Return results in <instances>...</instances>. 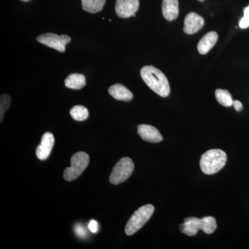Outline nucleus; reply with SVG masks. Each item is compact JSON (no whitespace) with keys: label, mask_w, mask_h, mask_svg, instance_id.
Masks as SVG:
<instances>
[{"label":"nucleus","mask_w":249,"mask_h":249,"mask_svg":"<svg viewBox=\"0 0 249 249\" xmlns=\"http://www.w3.org/2000/svg\"><path fill=\"white\" fill-rule=\"evenodd\" d=\"M141 76L147 86L161 97H168L170 87L168 78L159 69L153 66H145L141 70Z\"/></svg>","instance_id":"f257e3e1"},{"label":"nucleus","mask_w":249,"mask_h":249,"mask_svg":"<svg viewBox=\"0 0 249 249\" xmlns=\"http://www.w3.org/2000/svg\"><path fill=\"white\" fill-rule=\"evenodd\" d=\"M227 156L223 150L213 149L201 156L200 168L206 175H213L225 166Z\"/></svg>","instance_id":"f03ea898"},{"label":"nucleus","mask_w":249,"mask_h":249,"mask_svg":"<svg viewBox=\"0 0 249 249\" xmlns=\"http://www.w3.org/2000/svg\"><path fill=\"white\" fill-rule=\"evenodd\" d=\"M154 211H155V207L152 204L145 205L139 208L132 214V217L126 224L125 229H124L126 235H132L140 230L148 222L149 219L153 214Z\"/></svg>","instance_id":"7ed1b4c3"},{"label":"nucleus","mask_w":249,"mask_h":249,"mask_svg":"<svg viewBox=\"0 0 249 249\" xmlns=\"http://www.w3.org/2000/svg\"><path fill=\"white\" fill-rule=\"evenodd\" d=\"M89 163V157L84 152H77L71 159V167L64 172V178L66 181L76 179L84 172Z\"/></svg>","instance_id":"20e7f679"},{"label":"nucleus","mask_w":249,"mask_h":249,"mask_svg":"<svg viewBox=\"0 0 249 249\" xmlns=\"http://www.w3.org/2000/svg\"><path fill=\"white\" fill-rule=\"evenodd\" d=\"M134 169V165L132 160L128 157H124L113 168L109 176V181L114 185L124 182L131 176Z\"/></svg>","instance_id":"39448f33"},{"label":"nucleus","mask_w":249,"mask_h":249,"mask_svg":"<svg viewBox=\"0 0 249 249\" xmlns=\"http://www.w3.org/2000/svg\"><path fill=\"white\" fill-rule=\"evenodd\" d=\"M37 40L50 48L55 49L60 52H65L67 44L71 42V37L67 35L58 36L49 33L38 36Z\"/></svg>","instance_id":"423d86ee"},{"label":"nucleus","mask_w":249,"mask_h":249,"mask_svg":"<svg viewBox=\"0 0 249 249\" xmlns=\"http://www.w3.org/2000/svg\"><path fill=\"white\" fill-rule=\"evenodd\" d=\"M139 7V0H116L115 11L121 18L134 17Z\"/></svg>","instance_id":"0eeeda50"},{"label":"nucleus","mask_w":249,"mask_h":249,"mask_svg":"<svg viewBox=\"0 0 249 249\" xmlns=\"http://www.w3.org/2000/svg\"><path fill=\"white\" fill-rule=\"evenodd\" d=\"M204 25V18L196 13H189L185 18L183 31L188 35H193L200 30Z\"/></svg>","instance_id":"6e6552de"},{"label":"nucleus","mask_w":249,"mask_h":249,"mask_svg":"<svg viewBox=\"0 0 249 249\" xmlns=\"http://www.w3.org/2000/svg\"><path fill=\"white\" fill-rule=\"evenodd\" d=\"M54 137L50 132L42 136L40 145L36 148V156L40 160H46L50 155L54 145Z\"/></svg>","instance_id":"1a4fd4ad"},{"label":"nucleus","mask_w":249,"mask_h":249,"mask_svg":"<svg viewBox=\"0 0 249 249\" xmlns=\"http://www.w3.org/2000/svg\"><path fill=\"white\" fill-rule=\"evenodd\" d=\"M204 224L203 219L195 217H187L183 224L180 225V230L188 236H195L199 230L203 231Z\"/></svg>","instance_id":"9d476101"},{"label":"nucleus","mask_w":249,"mask_h":249,"mask_svg":"<svg viewBox=\"0 0 249 249\" xmlns=\"http://www.w3.org/2000/svg\"><path fill=\"white\" fill-rule=\"evenodd\" d=\"M141 138L145 142H160L163 140V137L158 129L149 124H140L137 127Z\"/></svg>","instance_id":"9b49d317"},{"label":"nucleus","mask_w":249,"mask_h":249,"mask_svg":"<svg viewBox=\"0 0 249 249\" xmlns=\"http://www.w3.org/2000/svg\"><path fill=\"white\" fill-rule=\"evenodd\" d=\"M162 14L166 20H175L178 17V0H163L162 2Z\"/></svg>","instance_id":"f8f14e48"},{"label":"nucleus","mask_w":249,"mask_h":249,"mask_svg":"<svg viewBox=\"0 0 249 249\" xmlns=\"http://www.w3.org/2000/svg\"><path fill=\"white\" fill-rule=\"evenodd\" d=\"M218 40V35L214 31L208 33L201 39L197 45L199 53L205 55L209 53L210 50L215 45Z\"/></svg>","instance_id":"ddd939ff"},{"label":"nucleus","mask_w":249,"mask_h":249,"mask_svg":"<svg viewBox=\"0 0 249 249\" xmlns=\"http://www.w3.org/2000/svg\"><path fill=\"white\" fill-rule=\"evenodd\" d=\"M109 94L119 101H129L133 98V94L125 87L121 84L112 85L109 89Z\"/></svg>","instance_id":"4468645a"},{"label":"nucleus","mask_w":249,"mask_h":249,"mask_svg":"<svg viewBox=\"0 0 249 249\" xmlns=\"http://www.w3.org/2000/svg\"><path fill=\"white\" fill-rule=\"evenodd\" d=\"M65 84L70 89H80L86 85V79L84 75L71 73L65 79Z\"/></svg>","instance_id":"2eb2a0df"},{"label":"nucleus","mask_w":249,"mask_h":249,"mask_svg":"<svg viewBox=\"0 0 249 249\" xmlns=\"http://www.w3.org/2000/svg\"><path fill=\"white\" fill-rule=\"evenodd\" d=\"M84 11L90 14H96L103 9L106 0H81Z\"/></svg>","instance_id":"dca6fc26"},{"label":"nucleus","mask_w":249,"mask_h":249,"mask_svg":"<svg viewBox=\"0 0 249 249\" xmlns=\"http://www.w3.org/2000/svg\"><path fill=\"white\" fill-rule=\"evenodd\" d=\"M215 97L217 102L224 107H231L233 101L231 93L226 89H217L215 91Z\"/></svg>","instance_id":"f3484780"},{"label":"nucleus","mask_w":249,"mask_h":249,"mask_svg":"<svg viewBox=\"0 0 249 249\" xmlns=\"http://www.w3.org/2000/svg\"><path fill=\"white\" fill-rule=\"evenodd\" d=\"M70 114L74 120L83 121L88 119L89 116V111L84 106H76L72 108L70 111Z\"/></svg>","instance_id":"a211bd4d"},{"label":"nucleus","mask_w":249,"mask_h":249,"mask_svg":"<svg viewBox=\"0 0 249 249\" xmlns=\"http://www.w3.org/2000/svg\"><path fill=\"white\" fill-rule=\"evenodd\" d=\"M204 220V228L203 231L206 234H212L217 229V222L214 217L208 216L203 217Z\"/></svg>","instance_id":"6ab92c4d"},{"label":"nucleus","mask_w":249,"mask_h":249,"mask_svg":"<svg viewBox=\"0 0 249 249\" xmlns=\"http://www.w3.org/2000/svg\"><path fill=\"white\" fill-rule=\"evenodd\" d=\"M11 97L7 94H2L0 98V116H1V122L4 119L5 111L7 110L11 105Z\"/></svg>","instance_id":"aec40b11"},{"label":"nucleus","mask_w":249,"mask_h":249,"mask_svg":"<svg viewBox=\"0 0 249 249\" xmlns=\"http://www.w3.org/2000/svg\"><path fill=\"white\" fill-rule=\"evenodd\" d=\"M239 27L243 29L249 27V5L244 9V17L240 19Z\"/></svg>","instance_id":"412c9836"},{"label":"nucleus","mask_w":249,"mask_h":249,"mask_svg":"<svg viewBox=\"0 0 249 249\" xmlns=\"http://www.w3.org/2000/svg\"><path fill=\"white\" fill-rule=\"evenodd\" d=\"M75 232L76 235L79 236L80 237H85L87 235V231H85L84 228L82 227L81 225H76L74 228Z\"/></svg>","instance_id":"4be33fe9"},{"label":"nucleus","mask_w":249,"mask_h":249,"mask_svg":"<svg viewBox=\"0 0 249 249\" xmlns=\"http://www.w3.org/2000/svg\"><path fill=\"white\" fill-rule=\"evenodd\" d=\"M88 228H89L90 231L93 232V233H96V232H98V222L95 220L90 221Z\"/></svg>","instance_id":"5701e85b"},{"label":"nucleus","mask_w":249,"mask_h":249,"mask_svg":"<svg viewBox=\"0 0 249 249\" xmlns=\"http://www.w3.org/2000/svg\"><path fill=\"white\" fill-rule=\"evenodd\" d=\"M232 106H233L234 108L237 111H241L243 109V106H242V103L240 102V101H233V103H232Z\"/></svg>","instance_id":"b1692460"},{"label":"nucleus","mask_w":249,"mask_h":249,"mask_svg":"<svg viewBox=\"0 0 249 249\" xmlns=\"http://www.w3.org/2000/svg\"><path fill=\"white\" fill-rule=\"evenodd\" d=\"M21 1H31V0H21Z\"/></svg>","instance_id":"393cba45"},{"label":"nucleus","mask_w":249,"mask_h":249,"mask_svg":"<svg viewBox=\"0 0 249 249\" xmlns=\"http://www.w3.org/2000/svg\"><path fill=\"white\" fill-rule=\"evenodd\" d=\"M199 1H201V2H203V1H204V0H198Z\"/></svg>","instance_id":"a878e982"}]
</instances>
